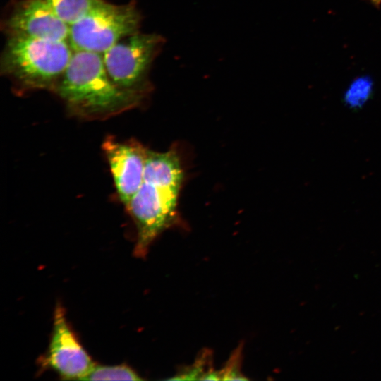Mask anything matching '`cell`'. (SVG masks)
Returning <instances> with one entry per match:
<instances>
[{"mask_svg": "<svg viewBox=\"0 0 381 381\" xmlns=\"http://www.w3.org/2000/svg\"><path fill=\"white\" fill-rule=\"evenodd\" d=\"M183 181L176 149L148 150L143 182L126 206L137 229L136 257H145L158 236L179 223L178 201Z\"/></svg>", "mask_w": 381, "mask_h": 381, "instance_id": "obj_1", "label": "cell"}, {"mask_svg": "<svg viewBox=\"0 0 381 381\" xmlns=\"http://www.w3.org/2000/svg\"><path fill=\"white\" fill-rule=\"evenodd\" d=\"M73 111L107 116L140 104L145 98L119 87L109 77L101 54L75 50L53 90Z\"/></svg>", "mask_w": 381, "mask_h": 381, "instance_id": "obj_2", "label": "cell"}, {"mask_svg": "<svg viewBox=\"0 0 381 381\" xmlns=\"http://www.w3.org/2000/svg\"><path fill=\"white\" fill-rule=\"evenodd\" d=\"M68 41L6 37L0 72L23 90H53L73 56Z\"/></svg>", "mask_w": 381, "mask_h": 381, "instance_id": "obj_3", "label": "cell"}, {"mask_svg": "<svg viewBox=\"0 0 381 381\" xmlns=\"http://www.w3.org/2000/svg\"><path fill=\"white\" fill-rule=\"evenodd\" d=\"M143 14L135 0L115 4L102 0L70 25L74 50L103 54L121 40L140 32Z\"/></svg>", "mask_w": 381, "mask_h": 381, "instance_id": "obj_4", "label": "cell"}, {"mask_svg": "<svg viewBox=\"0 0 381 381\" xmlns=\"http://www.w3.org/2000/svg\"><path fill=\"white\" fill-rule=\"evenodd\" d=\"M165 42L159 34L140 31L124 37L102 54L108 75L119 87L146 98L153 88L152 65Z\"/></svg>", "mask_w": 381, "mask_h": 381, "instance_id": "obj_5", "label": "cell"}, {"mask_svg": "<svg viewBox=\"0 0 381 381\" xmlns=\"http://www.w3.org/2000/svg\"><path fill=\"white\" fill-rule=\"evenodd\" d=\"M6 37L68 41L70 25L42 0H11L0 22Z\"/></svg>", "mask_w": 381, "mask_h": 381, "instance_id": "obj_6", "label": "cell"}, {"mask_svg": "<svg viewBox=\"0 0 381 381\" xmlns=\"http://www.w3.org/2000/svg\"><path fill=\"white\" fill-rule=\"evenodd\" d=\"M48 349L40 359L42 369L54 371L63 380H83L95 365L66 319L58 303L53 318Z\"/></svg>", "mask_w": 381, "mask_h": 381, "instance_id": "obj_7", "label": "cell"}, {"mask_svg": "<svg viewBox=\"0 0 381 381\" xmlns=\"http://www.w3.org/2000/svg\"><path fill=\"white\" fill-rule=\"evenodd\" d=\"M120 200L126 206L140 188L148 149L135 140L119 141L112 137L102 145Z\"/></svg>", "mask_w": 381, "mask_h": 381, "instance_id": "obj_8", "label": "cell"}, {"mask_svg": "<svg viewBox=\"0 0 381 381\" xmlns=\"http://www.w3.org/2000/svg\"><path fill=\"white\" fill-rule=\"evenodd\" d=\"M68 25L75 23L102 0H42Z\"/></svg>", "mask_w": 381, "mask_h": 381, "instance_id": "obj_9", "label": "cell"}, {"mask_svg": "<svg viewBox=\"0 0 381 381\" xmlns=\"http://www.w3.org/2000/svg\"><path fill=\"white\" fill-rule=\"evenodd\" d=\"M171 379L218 380L217 370L212 366V353L204 351L192 365L179 370Z\"/></svg>", "mask_w": 381, "mask_h": 381, "instance_id": "obj_10", "label": "cell"}, {"mask_svg": "<svg viewBox=\"0 0 381 381\" xmlns=\"http://www.w3.org/2000/svg\"><path fill=\"white\" fill-rule=\"evenodd\" d=\"M137 372L127 365H101L95 364L83 380H140Z\"/></svg>", "mask_w": 381, "mask_h": 381, "instance_id": "obj_11", "label": "cell"}, {"mask_svg": "<svg viewBox=\"0 0 381 381\" xmlns=\"http://www.w3.org/2000/svg\"><path fill=\"white\" fill-rule=\"evenodd\" d=\"M373 83L370 78L362 76L353 80L344 94V102L351 109L361 107L370 97Z\"/></svg>", "mask_w": 381, "mask_h": 381, "instance_id": "obj_12", "label": "cell"}, {"mask_svg": "<svg viewBox=\"0 0 381 381\" xmlns=\"http://www.w3.org/2000/svg\"><path fill=\"white\" fill-rule=\"evenodd\" d=\"M243 346L240 345L232 353L226 364L219 370H217L219 380H246L241 371Z\"/></svg>", "mask_w": 381, "mask_h": 381, "instance_id": "obj_13", "label": "cell"}, {"mask_svg": "<svg viewBox=\"0 0 381 381\" xmlns=\"http://www.w3.org/2000/svg\"><path fill=\"white\" fill-rule=\"evenodd\" d=\"M373 5H374L376 7H379L381 5V0H368Z\"/></svg>", "mask_w": 381, "mask_h": 381, "instance_id": "obj_14", "label": "cell"}]
</instances>
